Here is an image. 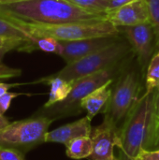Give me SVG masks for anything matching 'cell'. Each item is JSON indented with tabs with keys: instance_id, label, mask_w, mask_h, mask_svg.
Returning <instances> with one entry per match:
<instances>
[{
	"instance_id": "1",
	"label": "cell",
	"mask_w": 159,
	"mask_h": 160,
	"mask_svg": "<svg viewBox=\"0 0 159 160\" xmlns=\"http://www.w3.org/2000/svg\"><path fill=\"white\" fill-rule=\"evenodd\" d=\"M106 13L89 12L67 0H23L0 4V14L29 24L107 21Z\"/></svg>"
},
{
	"instance_id": "2",
	"label": "cell",
	"mask_w": 159,
	"mask_h": 160,
	"mask_svg": "<svg viewBox=\"0 0 159 160\" xmlns=\"http://www.w3.org/2000/svg\"><path fill=\"white\" fill-rule=\"evenodd\" d=\"M157 90L143 93L119 134L120 160H136L146 149L155 125Z\"/></svg>"
},
{
	"instance_id": "3",
	"label": "cell",
	"mask_w": 159,
	"mask_h": 160,
	"mask_svg": "<svg viewBox=\"0 0 159 160\" xmlns=\"http://www.w3.org/2000/svg\"><path fill=\"white\" fill-rule=\"evenodd\" d=\"M143 72L141 67L131 68L128 63L114 81L112 96L102 113L105 115L104 119L119 131L142 96Z\"/></svg>"
},
{
	"instance_id": "4",
	"label": "cell",
	"mask_w": 159,
	"mask_h": 160,
	"mask_svg": "<svg viewBox=\"0 0 159 160\" xmlns=\"http://www.w3.org/2000/svg\"><path fill=\"white\" fill-rule=\"evenodd\" d=\"M131 59L119 65L98 71L97 73L76 80L75 82H73V87L70 94L64 101L48 108L42 107L33 115L45 116L55 121L61 118L80 114L82 112V109L81 107L82 100L94 90L99 88L112 80H115Z\"/></svg>"
},
{
	"instance_id": "5",
	"label": "cell",
	"mask_w": 159,
	"mask_h": 160,
	"mask_svg": "<svg viewBox=\"0 0 159 160\" xmlns=\"http://www.w3.org/2000/svg\"><path fill=\"white\" fill-rule=\"evenodd\" d=\"M133 56L134 52L128 41L119 38L116 42L100 51L67 64L65 68L52 75L68 82H75L82 77L124 63Z\"/></svg>"
},
{
	"instance_id": "6",
	"label": "cell",
	"mask_w": 159,
	"mask_h": 160,
	"mask_svg": "<svg viewBox=\"0 0 159 160\" xmlns=\"http://www.w3.org/2000/svg\"><path fill=\"white\" fill-rule=\"evenodd\" d=\"M17 22V21H16ZM19 22L31 37H48L59 41H73L91 38L116 36L121 32L109 21L71 22L63 24H29Z\"/></svg>"
},
{
	"instance_id": "7",
	"label": "cell",
	"mask_w": 159,
	"mask_h": 160,
	"mask_svg": "<svg viewBox=\"0 0 159 160\" xmlns=\"http://www.w3.org/2000/svg\"><path fill=\"white\" fill-rule=\"evenodd\" d=\"M53 119L32 115L9 123L0 129V147L14 148L26 154L45 142V135Z\"/></svg>"
},
{
	"instance_id": "8",
	"label": "cell",
	"mask_w": 159,
	"mask_h": 160,
	"mask_svg": "<svg viewBox=\"0 0 159 160\" xmlns=\"http://www.w3.org/2000/svg\"><path fill=\"white\" fill-rule=\"evenodd\" d=\"M121 33H123L128 41L134 55L137 58V63L141 68L145 71L147 66L155 53L156 47L157 46V40L156 41L157 34L151 24V22L119 27Z\"/></svg>"
},
{
	"instance_id": "9",
	"label": "cell",
	"mask_w": 159,
	"mask_h": 160,
	"mask_svg": "<svg viewBox=\"0 0 159 160\" xmlns=\"http://www.w3.org/2000/svg\"><path fill=\"white\" fill-rule=\"evenodd\" d=\"M119 38V35H116L73 41H60L61 52L59 55L66 61L67 64H69L112 45Z\"/></svg>"
},
{
	"instance_id": "10",
	"label": "cell",
	"mask_w": 159,
	"mask_h": 160,
	"mask_svg": "<svg viewBox=\"0 0 159 160\" xmlns=\"http://www.w3.org/2000/svg\"><path fill=\"white\" fill-rule=\"evenodd\" d=\"M120 131L109 121L103 120L101 125L93 128L91 138L93 140V153L88 158L89 160H112L114 147L118 146Z\"/></svg>"
},
{
	"instance_id": "11",
	"label": "cell",
	"mask_w": 159,
	"mask_h": 160,
	"mask_svg": "<svg viewBox=\"0 0 159 160\" xmlns=\"http://www.w3.org/2000/svg\"><path fill=\"white\" fill-rule=\"evenodd\" d=\"M106 19L116 27L132 26L150 22L146 0H135L106 13Z\"/></svg>"
},
{
	"instance_id": "12",
	"label": "cell",
	"mask_w": 159,
	"mask_h": 160,
	"mask_svg": "<svg viewBox=\"0 0 159 160\" xmlns=\"http://www.w3.org/2000/svg\"><path fill=\"white\" fill-rule=\"evenodd\" d=\"M91 119L86 115L75 122L61 126L45 135V142H57L67 145L80 137H90L92 133Z\"/></svg>"
},
{
	"instance_id": "13",
	"label": "cell",
	"mask_w": 159,
	"mask_h": 160,
	"mask_svg": "<svg viewBox=\"0 0 159 160\" xmlns=\"http://www.w3.org/2000/svg\"><path fill=\"white\" fill-rule=\"evenodd\" d=\"M115 80H112L94 90L88 96H86L81 102L82 111H86L87 116L92 120L97 113L102 112L106 107L113 89V83Z\"/></svg>"
},
{
	"instance_id": "14",
	"label": "cell",
	"mask_w": 159,
	"mask_h": 160,
	"mask_svg": "<svg viewBox=\"0 0 159 160\" xmlns=\"http://www.w3.org/2000/svg\"><path fill=\"white\" fill-rule=\"evenodd\" d=\"M34 83H45L50 86L49 98L48 101L43 105L44 108H48L64 101L68 97L73 87V82H68L53 75L41 78L34 82Z\"/></svg>"
},
{
	"instance_id": "15",
	"label": "cell",
	"mask_w": 159,
	"mask_h": 160,
	"mask_svg": "<svg viewBox=\"0 0 159 160\" xmlns=\"http://www.w3.org/2000/svg\"><path fill=\"white\" fill-rule=\"evenodd\" d=\"M93 140L91 137H80L66 145V154L72 159L88 158L93 153Z\"/></svg>"
},
{
	"instance_id": "16",
	"label": "cell",
	"mask_w": 159,
	"mask_h": 160,
	"mask_svg": "<svg viewBox=\"0 0 159 160\" xmlns=\"http://www.w3.org/2000/svg\"><path fill=\"white\" fill-rule=\"evenodd\" d=\"M42 51L45 52H52L60 54L61 43L59 40L48 37H31L29 43L22 50L23 52H32L34 51Z\"/></svg>"
},
{
	"instance_id": "17",
	"label": "cell",
	"mask_w": 159,
	"mask_h": 160,
	"mask_svg": "<svg viewBox=\"0 0 159 160\" xmlns=\"http://www.w3.org/2000/svg\"><path fill=\"white\" fill-rule=\"evenodd\" d=\"M0 36L28 40L30 36L16 21L0 14Z\"/></svg>"
},
{
	"instance_id": "18",
	"label": "cell",
	"mask_w": 159,
	"mask_h": 160,
	"mask_svg": "<svg viewBox=\"0 0 159 160\" xmlns=\"http://www.w3.org/2000/svg\"><path fill=\"white\" fill-rule=\"evenodd\" d=\"M157 47L158 50L152 56L145 70L144 93L153 92L159 87V36H157Z\"/></svg>"
},
{
	"instance_id": "19",
	"label": "cell",
	"mask_w": 159,
	"mask_h": 160,
	"mask_svg": "<svg viewBox=\"0 0 159 160\" xmlns=\"http://www.w3.org/2000/svg\"><path fill=\"white\" fill-rule=\"evenodd\" d=\"M69 3L89 12L106 13L111 0H67Z\"/></svg>"
},
{
	"instance_id": "20",
	"label": "cell",
	"mask_w": 159,
	"mask_h": 160,
	"mask_svg": "<svg viewBox=\"0 0 159 160\" xmlns=\"http://www.w3.org/2000/svg\"><path fill=\"white\" fill-rule=\"evenodd\" d=\"M29 41L30 39L24 40L20 38H13L0 36V60H2L5 54H7L10 51L17 50L21 52L22 48L29 43Z\"/></svg>"
},
{
	"instance_id": "21",
	"label": "cell",
	"mask_w": 159,
	"mask_h": 160,
	"mask_svg": "<svg viewBox=\"0 0 159 160\" xmlns=\"http://www.w3.org/2000/svg\"><path fill=\"white\" fill-rule=\"evenodd\" d=\"M150 15V22L157 36H159V0H146Z\"/></svg>"
},
{
	"instance_id": "22",
	"label": "cell",
	"mask_w": 159,
	"mask_h": 160,
	"mask_svg": "<svg viewBox=\"0 0 159 160\" xmlns=\"http://www.w3.org/2000/svg\"><path fill=\"white\" fill-rule=\"evenodd\" d=\"M25 154L14 148L0 147V160H25Z\"/></svg>"
},
{
	"instance_id": "23",
	"label": "cell",
	"mask_w": 159,
	"mask_h": 160,
	"mask_svg": "<svg viewBox=\"0 0 159 160\" xmlns=\"http://www.w3.org/2000/svg\"><path fill=\"white\" fill-rule=\"evenodd\" d=\"M22 70L18 68H11L2 62L0 60V81L1 80H8L12 78H16L21 76Z\"/></svg>"
},
{
	"instance_id": "24",
	"label": "cell",
	"mask_w": 159,
	"mask_h": 160,
	"mask_svg": "<svg viewBox=\"0 0 159 160\" xmlns=\"http://www.w3.org/2000/svg\"><path fill=\"white\" fill-rule=\"evenodd\" d=\"M21 95H23V94L14 93V92H7V93H6L4 96H2L0 98V115L1 116H4L5 113L7 112V110L10 107L11 101L14 98H16L17 97L21 96Z\"/></svg>"
},
{
	"instance_id": "25",
	"label": "cell",
	"mask_w": 159,
	"mask_h": 160,
	"mask_svg": "<svg viewBox=\"0 0 159 160\" xmlns=\"http://www.w3.org/2000/svg\"><path fill=\"white\" fill-rule=\"evenodd\" d=\"M159 149V123H157L153 129L151 138L149 140V142L147 144V147L145 150H158Z\"/></svg>"
},
{
	"instance_id": "26",
	"label": "cell",
	"mask_w": 159,
	"mask_h": 160,
	"mask_svg": "<svg viewBox=\"0 0 159 160\" xmlns=\"http://www.w3.org/2000/svg\"><path fill=\"white\" fill-rule=\"evenodd\" d=\"M136 160H159V149L158 150H143Z\"/></svg>"
},
{
	"instance_id": "27",
	"label": "cell",
	"mask_w": 159,
	"mask_h": 160,
	"mask_svg": "<svg viewBox=\"0 0 159 160\" xmlns=\"http://www.w3.org/2000/svg\"><path fill=\"white\" fill-rule=\"evenodd\" d=\"M133 1H135V0H111L110 1V7H109L108 11L112 10V9H115V8H118L120 7H123V6H125L127 4H129V3H131Z\"/></svg>"
},
{
	"instance_id": "28",
	"label": "cell",
	"mask_w": 159,
	"mask_h": 160,
	"mask_svg": "<svg viewBox=\"0 0 159 160\" xmlns=\"http://www.w3.org/2000/svg\"><path fill=\"white\" fill-rule=\"evenodd\" d=\"M18 85H20V83H7V82H0V98L4 96L6 93H7L10 88L18 86Z\"/></svg>"
},
{
	"instance_id": "29",
	"label": "cell",
	"mask_w": 159,
	"mask_h": 160,
	"mask_svg": "<svg viewBox=\"0 0 159 160\" xmlns=\"http://www.w3.org/2000/svg\"><path fill=\"white\" fill-rule=\"evenodd\" d=\"M159 123V87L157 89V98H156V111H155V125Z\"/></svg>"
},
{
	"instance_id": "30",
	"label": "cell",
	"mask_w": 159,
	"mask_h": 160,
	"mask_svg": "<svg viewBox=\"0 0 159 160\" xmlns=\"http://www.w3.org/2000/svg\"><path fill=\"white\" fill-rule=\"evenodd\" d=\"M10 122L8 121V119L5 116H1L0 115V129L4 128L5 127H7Z\"/></svg>"
},
{
	"instance_id": "31",
	"label": "cell",
	"mask_w": 159,
	"mask_h": 160,
	"mask_svg": "<svg viewBox=\"0 0 159 160\" xmlns=\"http://www.w3.org/2000/svg\"><path fill=\"white\" fill-rule=\"evenodd\" d=\"M23 0H0V4H7V3H13V2H19Z\"/></svg>"
},
{
	"instance_id": "32",
	"label": "cell",
	"mask_w": 159,
	"mask_h": 160,
	"mask_svg": "<svg viewBox=\"0 0 159 160\" xmlns=\"http://www.w3.org/2000/svg\"><path fill=\"white\" fill-rule=\"evenodd\" d=\"M112 160H120V159H119V158H115L114 159H112Z\"/></svg>"
}]
</instances>
